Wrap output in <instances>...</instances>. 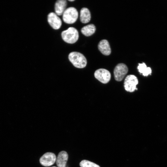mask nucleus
<instances>
[{"label":"nucleus","instance_id":"nucleus-12","mask_svg":"<svg viewBox=\"0 0 167 167\" xmlns=\"http://www.w3.org/2000/svg\"><path fill=\"white\" fill-rule=\"evenodd\" d=\"M80 20L83 23L88 22L91 19V16L89 10L87 8H83L80 11Z\"/></svg>","mask_w":167,"mask_h":167},{"label":"nucleus","instance_id":"nucleus-8","mask_svg":"<svg viewBox=\"0 0 167 167\" xmlns=\"http://www.w3.org/2000/svg\"><path fill=\"white\" fill-rule=\"evenodd\" d=\"M47 19L49 24L53 29H58L61 27L62 24L61 20L55 13H49Z\"/></svg>","mask_w":167,"mask_h":167},{"label":"nucleus","instance_id":"nucleus-1","mask_svg":"<svg viewBox=\"0 0 167 167\" xmlns=\"http://www.w3.org/2000/svg\"><path fill=\"white\" fill-rule=\"evenodd\" d=\"M68 58L74 66L77 68H83L85 67L87 64L86 58L82 54L78 52L70 53Z\"/></svg>","mask_w":167,"mask_h":167},{"label":"nucleus","instance_id":"nucleus-17","mask_svg":"<svg viewBox=\"0 0 167 167\" xmlns=\"http://www.w3.org/2000/svg\"><path fill=\"white\" fill-rule=\"evenodd\" d=\"M55 167V166H53V167Z\"/></svg>","mask_w":167,"mask_h":167},{"label":"nucleus","instance_id":"nucleus-11","mask_svg":"<svg viewBox=\"0 0 167 167\" xmlns=\"http://www.w3.org/2000/svg\"><path fill=\"white\" fill-rule=\"evenodd\" d=\"M67 5V2L66 0H58L55 4V13L58 15H62Z\"/></svg>","mask_w":167,"mask_h":167},{"label":"nucleus","instance_id":"nucleus-14","mask_svg":"<svg viewBox=\"0 0 167 167\" xmlns=\"http://www.w3.org/2000/svg\"><path fill=\"white\" fill-rule=\"evenodd\" d=\"M137 69L139 72L142 74L144 76H147L150 75L152 73V70L149 67H147L146 64L143 62L139 63Z\"/></svg>","mask_w":167,"mask_h":167},{"label":"nucleus","instance_id":"nucleus-9","mask_svg":"<svg viewBox=\"0 0 167 167\" xmlns=\"http://www.w3.org/2000/svg\"><path fill=\"white\" fill-rule=\"evenodd\" d=\"M68 157L66 152L64 151L60 152L58 153L56 161L58 167H66Z\"/></svg>","mask_w":167,"mask_h":167},{"label":"nucleus","instance_id":"nucleus-16","mask_svg":"<svg viewBox=\"0 0 167 167\" xmlns=\"http://www.w3.org/2000/svg\"><path fill=\"white\" fill-rule=\"evenodd\" d=\"M70 2H73L75 1V0H68Z\"/></svg>","mask_w":167,"mask_h":167},{"label":"nucleus","instance_id":"nucleus-15","mask_svg":"<svg viewBox=\"0 0 167 167\" xmlns=\"http://www.w3.org/2000/svg\"><path fill=\"white\" fill-rule=\"evenodd\" d=\"M79 165L81 167H100L96 164L87 160L82 161Z\"/></svg>","mask_w":167,"mask_h":167},{"label":"nucleus","instance_id":"nucleus-5","mask_svg":"<svg viewBox=\"0 0 167 167\" xmlns=\"http://www.w3.org/2000/svg\"><path fill=\"white\" fill-rule=\"evenodd\" d=\"M128 72V68L124 64H118L114 70V75L115 79L118 81H121Z\"/></svg>","mask_w":167,"mask_h":167},{"label":"nucleus","instance_id":"nucleus-7","mask_svg":"<svg viewBox=\"0 0 167 167\" xmlns=\"http://www.w3.org/2000/svg\"><path fill=\"white\" fill-rule=\"evenodd\" d=\"M56 157L52 152H47L42 156L40 159L41 164L44 166H49L53 165L55 162Z\"/></svg>","mask_w":167,"mask_h":167},{"label":"nucleus","instance_id":"nucleus-6","mask_svg":"<svg viewBox=\"0 0 167 167\" xmlns=\"http://www.w3.org/2000/svg\"><path fill=\"white\" fill-rule=\"evenodd\" d=\"M95 78L103 84H107L110 81L111 75L108 70L103 68L96 70L94 73Z\"/></svg>","mask_w":167,"mask_h":167},{"label":"nucleus","instance_id":"nucleus-10","mask_svg":"<svg viewBox=\"0 0 167 167\" xmlns=\"http://www.w3.org/2000/svg\"><path fill=\"white\" fill-rule=\"evenodd\" d=\"M100 51L104 55H108L111 52V48L108 41L106 40H101L98 45Z\"/></svg>","mask_w":167,"mask_h":167},{"label":"nucleus","instance_id":"nucleus-3","mask_svg":"<svg viewBox=\"0 0 167 167\" xmlns=\"http://www.w3.org/2000/svg\"><path fill=\"white\" fill-rule=\"evenodd\" d=\"M78 13L75 7H71L66 9L62 14L63 21L67 24H72L77 20Z\"/></svg>","mask_w":167,"mask_h":167},{"label":"nucleus","instance_id":"nucleus-4","mask_svg":"<svg viewBox=\"0 0 167 167\" xmlns=\"http://www.w3.org/2000/svg\"><path fill=\"white\" fill-rule=\"evenodd\" d=\"M138 83L137 77L135 75H130L126 77L124 82L125 90L128 92H132L137 90L136 85Z\"/></svg>","mask_w":167,"mask_h":167},{"label":"nucleus","instance_id":"nucleus-13","mask_svg":"<svg viewBox=\"0 0 167 167\" xmlns=\"http://www.w3.org/2000/svg\"><path fill=\"white\" fill-rule=\"evenodd\" d=\"M96 27L92 24H88L82 28L81 32L86 36H88L92 35L96 31Z\"/></svg>","mask_w":167,"mask_h":167},{"label":"nucleus","instance_id":"nucleus-2","mask_svg":"<svg viewBox=\"0 0 167 167\" xmlns=\"http://www.w3.org/2000/svg\"><path fill=\"white\" fill-rule=\"evenodd\" d=\"M62 39L66 42L73 44L78 39L79 34L78 30L75 28L70 27L63 31L61 33Z\"/></svg>","mask_w":167,"mask_h":167}]
</instances>
